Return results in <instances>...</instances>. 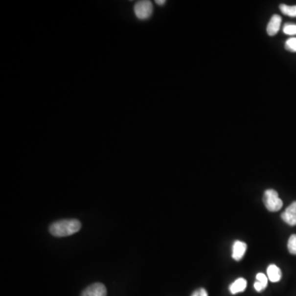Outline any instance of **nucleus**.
<instances>
[{"label":"nucleus","instance_id":"nucleus-1","mask_svg":"<svg viewBox=\"0 0 296 296\" xmlns=\"http://www.w3.org/2000/svg\"><path fill=\"white\" fill-rule=\"evenodd\" d=\"M82 224L78 220L66 219L58 221L49 227V232L53 236L66 237L79 231Z\"/></svg>","mask_w":296,"mask_h":296},{"label":"nucleus","instance_id":"nucleus-2","mask_svg":"<svg viewBox=\"0 0 296 296\" xmlns=\"http://www.w3.org/2000/svg\"><path fill=\"white\" fill-rule=\"evenodd\" d=\"M263 203L269 211H277L283 206V202L279 198L278 193L274 189H268L264 192Z\"/></svg>","mask_w":296,"mask_h":296},{"label":"nucleus","instance_id":"nucleus-3","mask_svg":"<svg viewBox=\"0 0 296 296\" xmlns=\"http://www.w3.org/2000/svg\"><path fill=\"white\" fill-rule=\"evenodd\" d=\"M134 11L137 18L139 20H147L153 13V5L151 1H138L135 3Z\"/></svg>","mask_w":296,"mask_h":296},{"label":"nucleus","instance_id":"nucleus-4","mask_svg":"<svg viewBox=\"0 0 296 296\" xmlns=\"http://www.w3.org/2000/svg\"><path fill=\"white\" fill-rule=\"evenodd\" d=\"M106 286L101 283H94L88 286L83 291L81 296H106Z\"/></svg>","mask_w":296,"mask_h":296},{"label":"nucleus","instance_id":"nucleus-5","mask_svg":"<svg viewBox=\"0 0 296 296\" xmlns=\"http://www.w3.org/2000/svg\"><path fill=\"white\" fill-rule=\"evenodd\" d=\"M281 219L291 227L296 226V201L292 203L281 214Z\"/></svg>","mask_w":296,"mask_h":296},{"label":"nucleus","instance_id":"nucleus-6","mask_svg":"<svg viewBox=\"0 0 296 296\" xmlns=\"http://www.w3.org/2000/svg\"><path fill=\"white\" fill-rule=\"evenodd\" d=\"M281 21H282V19H281V16L277 15V14L273 15L267 26V33L270 36H275L280 31Z\"/></svg>","mask_w":296,"mask_h":296},{"label":"nucleus","instance_id":"nucleus-7","mask_svg":"<svg viewBox=\"0 0 296 296\" xmlns=\"http://www.w3.org/2000/svg\"><path fill=\"white\" fill-rule=\"evenodd\" d=\"M247 250V245L243 241L237 240L234 243L232 248V258L235 261H240L245 256V252Z\"/></svg>","mask_w":296,"mask_h":296},{"label":"nucleus","instance_id":"nucleus-8","mask_svg":"<svg viewBox=\"0 0 296 296\" xmlns=\"http://www.w3.org/2000/svg\"><path fill=\"white\" fill-rule=\"evenodd\" d=\"M267 274H268V278L272 282H278L281 281L282 273L280 268L275 264H271L267 269Z\"/></svg>","mask_w":296,"mask_h":296},{"label":"nucleus","instance_id":"nucleus-9","mask_svg":"<svg viewBox=\"0 0 296 296\" xmlns=\"http://www.w3.org/2000/svg\"><path fill=\"white\" fill-rule=\"evenodd\" d=\"M247 286V281L245 278H238L229 286V291L232 295H236L245 291Z\"/></svg>","mask_w":296,"mask_h":296},{"label":"nucleus","instance_id":"nucleus-10","mask_svg":"<svg viewBox=\"0 0 296 296\" xmlns=\"http://www.w3.org/2000/svg\"><path fill=\"white\" fill-rule=\"evenodd\" d=\"M279 8H280L281 13L285 15L289 16L291 18H296V5L289 6L282 3L279 6Z\"/></svg>","mask_w":296,"mask_h":296},{"label":"nucleus","instance_id":"nucleus-11","mask_svg":"<svg viewBox=\"0 0 296 296\" xmlns=\"http://www.w3.org/2000/svg\"><path fill=\"white\" fill-rule=\"evenodd\" d=\"M285 48L290 52H296V37H291L285 43Z\"/></svg>","mask_w":296,"mask_h":296},{"label":"nucleus","instance_id":"nucleus-12","mask_svg":"<svg viewBox=\"0 0 296 296\" xmlns=\"http://www.w3.org/2000/svg\"><path fill=\"white\" fill-rule=\"evenodd\" d=\"M289 252H291V254L296 255V234H292L288 240Z\"/></svg>","mask_w":296,"mask_h":296},{"label":"nucleus","instance_id":"nucleus-13","mask_svg":"<svg viewBox=\"0 0 296 296\" xmlns=\"http://www.w3.org/2000/svg\"><path fill=\"white\" fill-rule=\"evenodd\" d=\"M284 33L288 36H296V25L293 23H286L283 27Z\"/></svg>","mask_w":296,"mask_h":296},{"label":"nucleus","instance_id":"nucleus-14","mask_svg":"<svg viewBox=\"0 0 296 296\" xmlns=\"http://www.w3.org/2000/svg\"><path fill=\"white\" fill-rule=\"evenodd\" d=\"M256 280H257V281H258L259 283L266 286V287L268 286V276H267L265 274H263V273H258L257 275H256Z\"/></svg>","mask_w":296,"mask_h":296},{"label":"nucleus","instance_id":"nucleus-15","mask_svg":"<svg viewBox=\"0 0 296 296\" xmlns=\"http://www.w3.org/2000/svg\"><path fill=\"white\" fill-rule=\"evenodd\" d=\"M192 296H208V294H207V292H206L205 289L201 288L198 290V291H196L192 295Z\"/></svg>","mask_w":296,"mask_h":296},{"label":"nucleus","instance_id":"nucleus-16","mask_svg":"<svg viewBox=\"0 0 296 296\" xmlns=\"http://www.w3.org/2000/svg\"><path fill=\"white\" fill-rule=\"evenodd\" d=\"M253 286H254L255 290L258 291V292H261V291H264V290H265L266 289V286H263V285H262V284L259 283V282L257 281H256V282H255L254 285H253Z\"/></svg>","mask_w":296,"mask_h":296},{"label":"nucleus","instance_id":"nucleus-17","mask_svg":"<svg viewBox=\"0 0 296 296\" xmlns=\"http://www.w3.org/2000/svg\"><path fill=\"white\" fill-rule=\"evenodd\" d=\"M156 3L160 6L164 5L165 3V0H157V1H156Z\"/></svg>","mask_w":296,"mask_h":296}]
</instances>
